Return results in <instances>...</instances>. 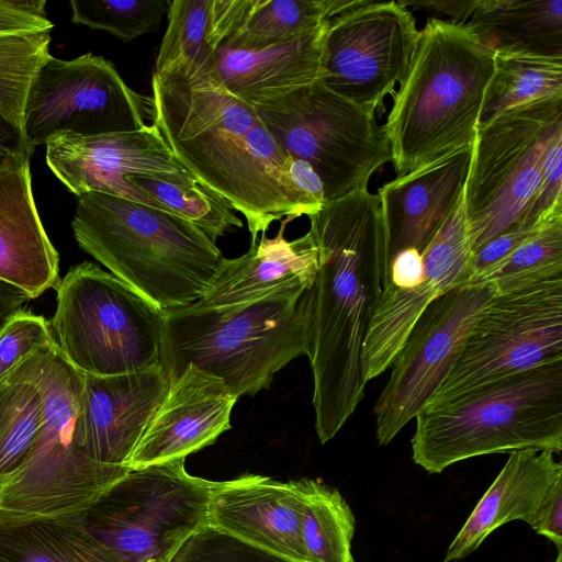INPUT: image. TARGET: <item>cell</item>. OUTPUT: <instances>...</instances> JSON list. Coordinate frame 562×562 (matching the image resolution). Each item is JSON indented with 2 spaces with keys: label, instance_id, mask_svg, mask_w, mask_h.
<instances>
[{
  "label": "cell",
  "instance_id": "6da1fadb",
  "mask_svg": "<svg viewBox=\"0 0 562 562\" xmlns=\"http://www.w3.org/2000/svg\"><path fill=\"white\" fill-rule=\"evenodd\" d=\"M318 270L308 289L312 403L321 443L333 439L364 396L362 348L387 284L389 238L378 193L368 189L310 215Z\"/></svg>",
  "mask_w": 562,
  "mask_h": 562
},
{
  "label": "cell",
  "instance_id": "7a4b0ae2",
  "mask_svg": "<svg viewBox=\"0 0 562 562\" xmlns=\"http://www.w3.org/2000/svg\"><path fill=\"white\" fill-rule=\"evenodd\" d=\"M150 99L153 123L177 160L244 215L251 243L276 221L317 213L256 109L216 76L154 72Z\"/></svg>",
  "mask_w": 562,
  "mask_h": 562
},
{
  "label": "cell",
  "instance_id": "3957f363",
  "mask_svg": "<svg viewBox=\"0 0 562 562\" xmlns=\"http://www.w3.org/2000/svg\"><path fill=\"white\" fill-rule=\"evenodd\" d=\"M43 400L40 430L23 461L0 475V526L86 514L131 469L90 459L82 449L83 373L52 340L26 356Z\"/></svg>",
  "mask_w": 562,
  "mask_h": 562
},
{
  "label": "cell",
  "instance_id": "277c9868",
  "mask_svg": "<svg viewBox=\"0 0 562 562\" xmlns=\"http://www.w3.org/2000/svg\"><path fill=\"white\" fill-rule=\"evenodd\" d=\"M494 53L463 24L429 19L383 124L397 176L473 145Z\"/></svg>",
  "mask_w": 562,
  "mask_h": 562
},
{
  "label": "cell",
  "instance_id": "5b68a950",
  "mask_svg": "<svg viewBox=\"0 0 562 562\" xmlns=\"http://www.w3.org/2000/svg\"><path fill=\"white\" fill-rule=\"evenodd\" d=\"M71 227L82 250L162 311L199 301L223 259L191 222L104 193L78 196Z\"/></svg>",
  "mask_w": 562,
  "mask_h": 562
},
{
  "label": "cell",
  "instance_id": "8992f818",
  "mask_svg": "<svg viewBox=\"0 0 562 562\" xmlns=\"http://www.w3.org/2000/svg\"><path fill=\"white\" fill-rule=\"evenodd\" d=\"M308 290L217 306L165 311L161 367L188 366L220 378L238 398L269 389L274 374L307 355Z\"/></svg>",
  "mask_w": 562,
  "mask_h": 562
},
{
  "label": "cell",
  "instance_id": "52a82bcc",
  "mask_svg": "<svg viewBox=\"0 0 562 562\" xmlns=\"http://www.w3.org/2000/svg\"><path fill=\"white\" fill-rule=\"evenodd\" d=\"M413 461L430 474L474 457L562 450V360L474 387L415 417Z\"/></svg>",
  "mask_w": 562,
  "mask_h": 562
},
{
  "label": "cell",
  "instance_id": "ba28073f",
  "mask_svg": "<svg viewBox=\"0 0 562 562\" xmlns=\"http://www.w3.org/2000/svg\"><path fill=\"white\" fill-rule=\"evenodd\" d=\"M56 291L52 337L81 373L109 376L160 366L165 311L130 285L85 261Z\"/></svg>",
  "mask_w": 562,
  "mask_h": 562
},
{
  "label": "cell",
  "instance_id": "9c48e42d",
  "mask_svg": "<svg viewBox=\"0 0 562 562\" xmlns=\"http://www.w3.org/2000/svg\"><path fill=\"white\" fill-rule=\"evenodd\" d=\"M250 104L283 153L314 168L327 202L367 190L372 175L392 161L376 115L318 81Z\"/></svg>",
  "mask_w": 562,
  "mask_h": 562
},
{
  "label": "cell",
  "instance_id": "30bf717a",
  "mask_svg": "<svg viewBox=\"0 0 562 562\" xmlns=\"http://www.w3.org/2000/svg\"><path fill=\"white\" fill-rule=\"evenodd\" d=\"M562 137V98L510 109L477 127L464 187L473 254L521 222Z\"/></svg>",
  "mask_w": 562,
  "mask_h": 562
},
{
  "label": "cell",
  "instance_id": "8fae6325",
  "mask_svg": "<svg viewBox=\"0 0 562 562\" xmlns=\"http://www.w3.org/2000/svg\"><path fill=\"white\" fill-rule=\"evenodd\" d=\"M212 481L184 459L131 469L86 514L88 530L125 562H168L207 525Z\"/></svg>",
  "mask_w": 562,
  "mask_h": 562
},
{
  "label": "cell",
  "instance_id": "7c38bea8",
  "mask_svg": "<svg viewBox=\"0 0 562 562\" xmlns=\"http://www.w3.org/2000/svg\"><path fill=\"white\" fill-rule=\"evenodd\" d=\"M562 360V278L498 294L425 408L482 384Z\"/></svg>",
  "mask_w": 562,
  "mask_h": 562
},
{
  "label": "cell",
  "instance_id": "4fadbf2b",
  "mask_svg": "<svg viewBox=\"0 0 562 562\" xmlns=\"http://www.w3.org/2000/svg\"><path fill=\"white\" fill-rule=\"evenodd\" d=\"M150 124V97L131 89L110 60L91 53L69 60L52 56L33 79L23 111L32 154L58 133L95 136Z\"/></svg>",
  "mask_w": 562,
  "mask_h": 562
},
{
  "label": "cell",
  "instance_id": "5bb4252c",
  "mask_svg": "<svg viewBox=\"0 0 562 562\" xmlns=\"http://www.w3.org/2000/svg\"><path fill=\"white\" fill-rule=\"evenodd\" d=\"M419 38L400 1L359 2L327 21L318 82L379 116L405 78Z\"/></svg>",
  "mask_w": 562,
  "mask_h": 562
},
{
  "label": "cell",
  "instance_id": "9a60e30c",
  "mask_svg": "<svg viewBox=\"0 0 562 562\" xmlns=\"http://www.w3.org/2000/svg\"><path fill=\"white\" fill-rule=\"evenodd\" d=\"M495 295L490 282L467 283L439 296L423 312L393 360L373 408L380 446L390 443L432 397Z\"/></svg>",
  "mask_w": 562,
  "mask_h": 562
},
{
  "label": "cell",
  "instance_id": "2e32d148",
  "mask_svg": "<svg viewBox=\"0 0 562 562\" xmlns=\"http://www.w3.org/2000/svg\"><path fill=\"white\" fill-rule=\"evenodd\" d=\"M46 164L75 195L104 193L171 213L127 179L184 171L158 127L80 136L58 133L45 144Z\"/></svg>",
  "mask_w": 562,
  "mask_h": 562
},
{
  "label": "cell",
  "instance_id": "e0dca14e",
  "mask_svg": "<svg viewBox=\"0 0 562 562\" xmlns=\"http://www.w3.org/2000/svg\"><path fill=\"white\" fill-rule=\"evenodd\" d=\"M425 279L414 290L385 286L362 348L366 383L389 369L415 323L429 304L471 278L473 256L464 210V192L422 252Z\"/></svg>",
  "mask_w": 562,
  "mask_h": 562
},
{
  "label": "cell",
  "instance_id": "ac0fdd59",
  "mask_svg": "<svg viewBox=\"0 0 562 562\" xmlns=\"http://www.w3.org/2000/svg\"><path fill=\"white\" fill-rule=\"evenodd\" d=\"M304 481L260 474L212 482L207 525L291 562H310L303 542Z\"/></svg>",
  "mask_w": 562,
  "mask_h": 562
},
{
  "label": "cell",
  "instance_id": "d6986e66",
  "mask_svg": "<svg viewBox=\"0 0 562 562\" xmlns=\"http://www.w3.org/2000/svg\"><path fill=\"white\" fill-rule=\"evenodd\" d=\"M237 397L223 380L188 366L168 392L136 446L127 467L139 469L186 459L228 430Z\"/></svg>",
  "mask_w": 562,
  "mask_h": 562
},
{
  "label": "cell",
  "instance_id": "ffe728a7",
  "mask_svg": "<svg viewBox=\"0 0 562 562\" xmlns=\"http://www.w3.org/2000/svg\"><path fill=\"white\" fill-rule=\"evenodd\" d=\"M160 366L109 376L83 374L82 449L113 467L128 461L169 389Z\"/></svg>",
  "mask_w": 562,
  "mask_h": 562
},
{
  "label": "cell",
  "instance_id": "44dd1931",
  "mask_svg": "<svg viewBox=\"0 0 562 562\" xmlns=\"http://www.w3.org/2000/svg\"><path fill=\"white\" fill-rule=\"evenodd\" d=\"M472 146L397 176L378 190L390 259L406 248L423 252L431 241L464 192Z\"/></svg>",
  "mask_w": 562,
  "mask_h": 562
},
{
  "label": "cell",
  "instance_id": "7402d4cb",
  "mask_svg": "<svg viewBox=\"0 0 562 562\" xmlns=\"http://www.w3.org/2000/svg\"><path fill=\"white\" fill-rule=\"evenodd\" d=\"M282 220L274 237H261L250 244L240 257H223L218 269L194 307H217L241 304L263 297L308 290L318 270V250L308 231L288 240Z\"/></svg>",
  "mask_w": 562,
  "mask_h": 562
},
{
  "label": "cell",
  "instance_id": "603a6c76",
  "mask_svg": "<svg viewBox=\"0 0 562 562\" xmlns=\"http://www.w3.org/2000/svg\"><path fill=\"white\" fill-rule=\"evenodd\" d=\"M30 157L0 168V280L35 299L60 279L59 255L35 204Z\"/></svg>",
  "mask_w": 562,
  "mask_h": 562
},
{
  "label": "cell",
  "instance_id": "cb8c5ba5",
  "mask_svg": "<svg viewBox=\"0 0 562 562\" xmlns=\"http://www.w3.org/2000/svg\"><path fill=\"white\" fill-rule=\"evenodd\" d=\"M562 464L551 450L524 449L509 453L503 469L450 543L443 562L461 560L476 550L496 528L512 520L529 526L554 486Z\"/></svg>",
  "mask_w": 562,
  "mask_h": 562
},
{
  "label": "cell",
  "instance_id": "d4e9b609",
  "mask_svg": "<svg viewBox=\"0 0 562 562\" xmlns=\"http://www.w3.org/2000/svg\"><path fill=\"white\" fill-rule=\"evenodd\" d=\"M359 0H212L207 43L254 50L283 44L319 29Z\"/></svg>",
  "mask_w": 562,
  "mask_h": 562
},
{
  "label": "cell",
  "instance_id": "484cf974",
  "mask_svg": "<svg viewBox=\"0 0 562 562\" xmlns=\"http://www.w3.org/2000/svg\"><path fill=\"white\" fill-rule=\"evenodd\" d=\"M327 21L311 34L261 49L216 47L217 80L248 103L318 81Z\"/></svg>",
  "mask_w": 562,
  "mask_h": 562
},
{
  "label": "cell",
  "instance_id": "4316f807",
  "mask_svg": "<svg viewBox=\"0 0 562 562\" xmlns=\"http://www.w3.org/2000/svg\"><path fill=\"white\" fill-rule=\"evenodd\" d=\"M463 24L493 53L562 58L561 0H474Z\"/></svg>",
  "mask_w": 562,
  "mask_h": 562
},
{
  "label": "cell",
  "instance_id": "83f0119b",
  "mask_svg": "<svg viewBox=\"0 0 562 562\" xmlns=\"http://www.w3.org/2000/svg\"><path fill=\"white\" fill-rule=\"evenodd\" d=\"M0 562H125L87 528L85 514L0 526Z\"/></svg>",
  "mask_w": 562,
  "mask_h": 562
},
{
  "label": "cell",
  "instance_id": "f1b7e54d",
  "mask_svg": "<svg viewBox=\"0 0 562 562\" xmlns=\"http://www.w3.org/2000/svg\"><path fill=\"white\" fill-rule=\"evenodd\" d=\"M551 98H562V58L496 52L477 127L510 109Z\"/></svg>",
  "mask_w": 562,
  "mask_h": 562
},
{
  "label": "cell",
  "instance_id": "f546056e",
  "mask_svg": "<svg viewBox=\"0 0 562 562\" xmlns=\"http://www.w3.org/2000/svg\"><path fill=\"white\" fill-rule=\"evenodd\" d=\"M562 278V205L546 214L507 258L471 283L490 282L498 294Z\"/></svg>",
  "mask_w": 562,
  "mask_h": 562
},
{
  "label": "cell",
  "instance_id": "4dcf8cb0",
  "mask_svg": "<svg viewBox=\"0 0 562 562\" xmlns=\"http://www.w3.org/2000/svg\"><path fill=\"white\" fill-rule=\"evenodd\" d=\"M127 181L184 218L213 241L243 222L235 210L188 170L172 175L137 176Z\"/></svg>",
  "mask_w": 562,
  "mask_h": 562
},
{
  "label": "cell",
  "instance_id": "1f68e13d",
  "mask_svg": "<svg viewBox=\"0 0 562 562\" xmlns=\"http://www.w3.org/2000/svg\"><path fill=\"white\" fill-rule=\"evenodd\" d=\"M212 0H169L168 25L155 71L216 76V53L207 43Z\"/></svg>",
  "mask_w": 562,
  "mask_h": 562
},
{
  "label": "cell",
  "instance_id": "d6a6232c",
  "mask_svg": "<svg viewBox=\"0 0 562 562\" xmlns=\"http://www.w3.org/2000/svg\"><path fill=\"white\" fill-rule=\"evenodd\" d=\"M305 505L302 536L310 562H355L351 540L355 517L336 490L303 479Z\"/></svg>",
  "mask_w": 562,
  "mask_h": 562
},
{
  "label": "cell",
  "instance_id": "836d02e7",
  "mask_svg": "<svg viewBox=\"0 0 562 562\" xmlns=\"http://www.w3.org/2000/svg\"><path fill=\"white\" fill-rule=\"evenodd\" d=\"M43 416L42 394L26 357L0 379V475L16 468L31 449Z\"/></svg>",
  "mask_w": 562,
  "mask_h": 562
},
{
  "label": "cell",
  "instance_id": "e575fe53",
  "mask_svg": "<svg viewBox=\"0 0 562 562\" xmlns=\"http://www.w3.org/2000/svg\"><path fill=\"white\" fill-rule=\"evenodd\" d=\"M50 31L0 35V114L23 133L30 86L52 57Z\"/></svg>",
  "mask_w": 562,
  "mask_h": 562
},
{
  "label": "cell",
  "instance_id": "d590c367",
  "mask_svg": "<svg viewBox=\"0 0 562 562\" xmlns=\"http://www.w3.org/2000/svg\"><path fill=\"white\" fill-rule=\"evenodd\" d=\"M70 7L72 23L130 42L159 27L169 0H71Z\"/></svg>",
  "mask_w": 562,
  "mask_h": 562
},
{
  "label": "cell",
  "instance_id": "8d00e7d4",
  "mask_svg": "<svg viewBox=\"0 0 562 562\" xmlns=\"http://www.w3.org/2000/svg\"><path fill=\"white\" fill-rule=\"evenodd\" d=\"M168 562H291L205 525Z\"/></svg>",
  "mask_w": 562,
  "mask_h": 562
},
{
  "label": "cell",
  "instance_id": "74e56055",
  "mask_svg": "<svg viewBox=\"0 0 562 562\" xmlns=\"http://www.w3.org/2000/svg\"><path fill=\"white\" fill-rule=\"evenodd\" d=\"M53 340L49 322L21 310L0 328V379L33 350Z\"/></svg>",
  "mask_w": 562,
  "mask_h": 562
},
{
  "label": "cell",
  "instance_id": "f35d334b",
  "mask_svg": "<svg viewBox=\"0 0 562 562\" xmlns=\"http://www.w3.org/2000/svg\"><path fill=\"white\" fill-rule=\"evenodd\" d=\"M46 0H0V35L52 31Z\"/></svg>",
  "mask_w": 562,
  "mask_h": 562
},
{
  "label": "cell",
  "instance_id": "ab89813d",
  "mask_svg": "<svg viewBox=\"0 0 562 562\" xmlns=\"http://www.w3.org/2000/svg\"><path fill=\"white\" fill-rule=\"evenodd\" d=\"M558 205H562V137L549 151L540 187L522 221L537 224Z\"/></svg>",
  "mask_w": 562,
  "mask_h": 562
},
{
  "label": "cell",
  "instance_id": "60d3db41",
  "mask_svg": "<svg viewBox=\"0 0 562 562\" xmlns=\"http://www.w3.org/2000/svg\"><path fill=\"white\" fill-rule=\"evenodd\" d=\"M424 279V259L420 251L406 248L390 259L387 286L409 291L416 289Z\"/></svg>",
  "mask_w": 562,
  "mask_h": 562
},
{
  "label": "cell",
  "instance_id": "b9f144b4",
  "mask_svg": "<svg viewBox=\"0 0 562 562\" xmlns=\"http://www.w3.org/2000/svg\"><path fill=\"white\" fill-rule=\"evenodd\" d=\"M530 527L557 548L562 547V481L554 486Z\"/></svg>",
  "mask_w": 562,
  "mask_h": 562
},
{
  "label": "cell",
  "instance_id": "7bdbcfd3",
  "mask_svg": "<svg viewBox=\"0 0 562 562\" xmlns=\"http://www.w3.org/2000/svg\"><path fill=\"white\" fill-rule=\"evenodd\" d=\"M289 158V173L291 180L315 211L319 212L327 203L322 179L305 160L292 157Z\"/></svg>",
  "mask_w": 562,
  "mask_h": 562
},
{
  "label": "cell",
  "instance_id": "ee69618b",
  "mask_svg": "<svg viewBox=\"0 0 562 562\" xmlns=\"http://www.w3.org/2000/svg\"><path fill=\"white\" fill-rule=\"evenodd\" d=\"M23 155H32L23 133L0 115V168Z\"/></svg>",
  "mask_w": 562,
  "mask_h": 562
},
{
  "label": "cell",
  "instance_id": "f6af8a7d",
  "mask_svg": "<svg viewBox=\"0 0 562 562\" xmlns=\"http://www.w3.org/2000/svg\"><path fill=\"white\" fill-rule=\"evenodd\" d=\"M406 8L423 9L439 15H448V21L463 23L469 18L474 0L472 1H400Z\"/></svg>",
  "mask_w": 562,
  "mask_h": 562
},
{
  "label": "cell",
  "instance_id": "bcb514c9",
  "mask_svg": "<svg viewBox=\"0 0 562 562\" xmlns=\"http://www.w3.org/2000/svg\"><path fill=\"white\" fill-rule=\"evenodd\" d=\"M31 300L22 290L0 280V328Z\"/></svg>",
  "mask_w": 562,
  "mask_h": 562
},
{
  "label": "cell",
  "instance_id": "7dc6e473",
  "mask_svg": "<svg viewBox=\"0 0 562 562\" xmlns=\"http://www.w3.org/2000/svg\"><path fill=\"white\" fill-rule=\"evenodd\" d=\"M557 550H558L557 558L553 562H562V547L557 548Z\"/></svg>",
  "mask_w": 562,
  "mask_h": 562
},
{
  "label": "cell",
  "instance_id": "c3c4849f",
  "mask_svg": "<svg viewBox=\"0 0 562 562\" xmlns=\"http://www.w3.org/2000/svg\"><path fill=\"white\" fill-rule=\"evenodd\" d=\"M144 562H161L159 560H147V561H144Z\"/></svg>",
  "mask_w": 562,
  "mask_h": 562
},
{
  "label": "cell",
  "instance_id": "681fc988",
  "mask_svg": "<svg viewBox=\"0 0 562 562\" xmlns=\"http://www.w3.org/2000/svg\"><path fill=\"white\" fill-rule=\"evenodd\" d=\"M1 115V114H0Z\"/></svg>",
  "mask_w": 562,
  "mask_h": 562
}]
</instances>
